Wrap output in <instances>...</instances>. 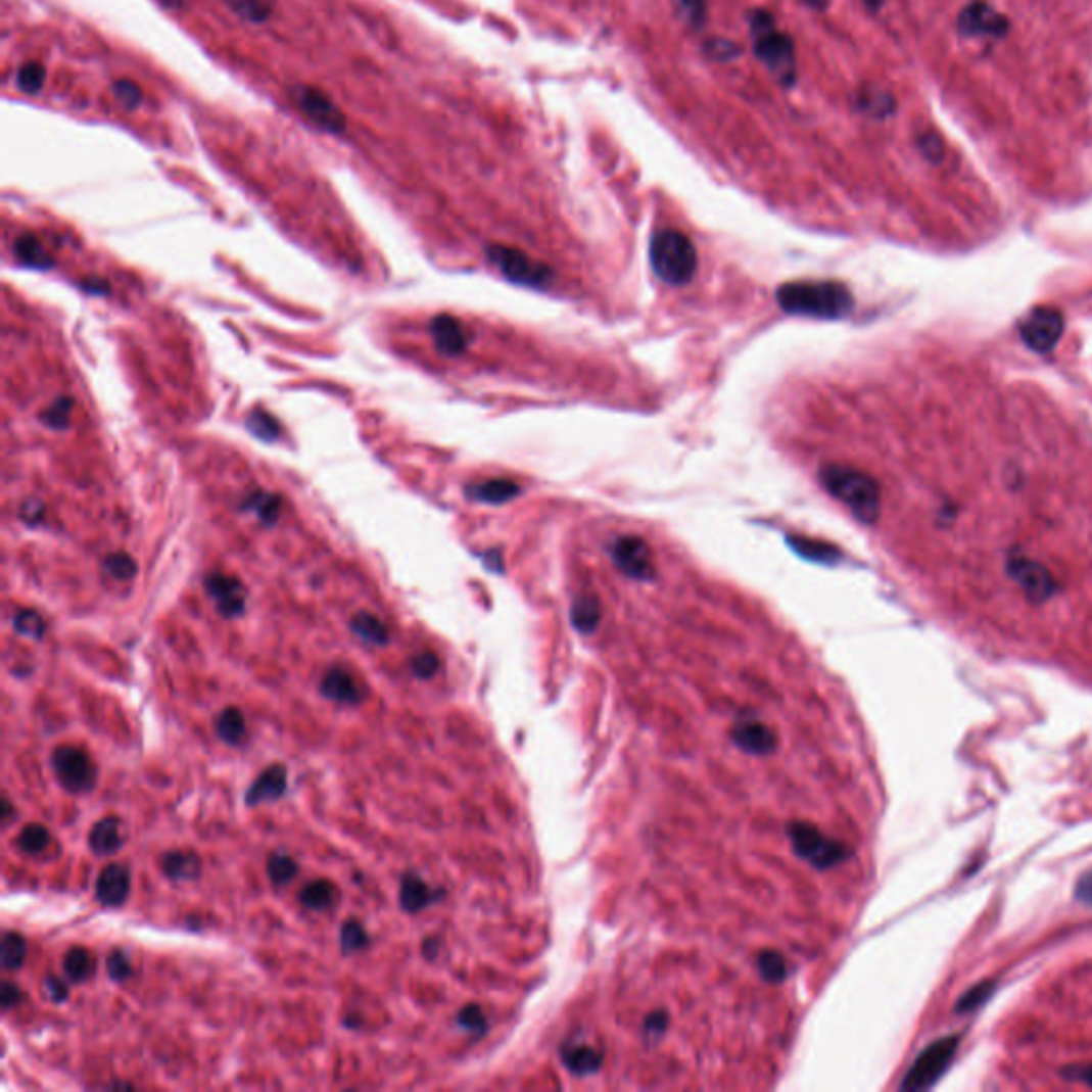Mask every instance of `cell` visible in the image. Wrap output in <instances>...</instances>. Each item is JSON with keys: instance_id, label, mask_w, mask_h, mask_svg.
I'll return each mask as SVG.
<instances>
[{"instance_id": "e0dca14e", "label": "cell", "mask_w": 1092, "mask_h": 1092, "mask_svg": "<svg viewBox=\"0 0 1092 1092\" xmlns=\"http://www.w3.org/2000/svg\"><path fill=\"white\" fill-rule=\"evenodd\" d=\"M429 331H431V337L435 346H438L440 352L448 354V357H457L464 352L470 344V337L464 329V325H461L457 319L448 317V314H440V317H435L429 325Z\"/></svg>"}, {"instance_id": "4dcf8cb0", "label": "cell", "mask_w": 1092, "mask_h": 1092, "mask_svg": "<svg viewBox=\"0 0 1092 1092\" xmlns=\"http://www.w3.org/2000/svg\"><path fill=\"white\" fill-rule=\"evenodd\" d=\"M297 872H299V866L290 856L274 854V856H270V860H267V875H270V882L276 888L288 886L290 882L297 877Z\"/></svg>"}, {"instance_id": "83f0119b", "label": "cell", "mask_w": 1092, "mask_h": 1092, "mask_svg": "<svg viewBox=\"0 0 1092 1092\" xmlns=\"http://www.w3.org/2000/svg\"><path fill=\"white\" fill-rule=\"evenodd\" d=\"M244 511L254 513L256 519H260L267 525H274L282 511V500L278 495L265 493V491H252L244 500Z\"/></svg>"}, {"instance_id": "c3c4849f", "label": "cell", "mask_w": 1092, "mask_h": 1092, "mask_svg": "<svg viewBox=\"0 0 1092 1092\" xmlns=\"http://www.w3.org/2000/svg\"><path fill=\"white\" fill-rule=\"evenodd\" d=\"M0 1001H3L5 1011H11V1009L17 1007V1003L21 1001V988H19L17 984H13V982L7 980V982L3 984V999H0Z\"/></svg>"}, {"instance_id": "4316f807", "label": "cell", "mask_w": 1092, "mask_h": 1092, "mask_svg": "<svg viewBox=\"0 0 1092 1092\" xmlns=\"http://www.w3.org/2000/svg\"><path fill=\"white\" fill-rule=\"evenodd\" d=\"M15 256L19 258V263L35 267V270H50L54 263L52 256L47 254L45 246L39 241V237L35 235H21L15 241Z\"/></svg>"}, {"instance_id": "d590c367", "label": "cell", "mask_w": 1092, "mask_h": 1092, "mask_svg": "<svg viewBox=\"0 0 1092 1092\" xmlns=\"http://www.w3.org/2000/svg\"><path fill=\"white\" fill-rule=\"evenodd\" d=\"M27 960V941L19 933H5L3 937V968L17 970Z\"/></svg>"}, {"instance_id": "7402d4cb", "label": "cell", "mask_w": 1092, "mask_h": 1092, "mask_svg": "<svg viewBox=\"0 0 1092 1092\" xmlns=\"http://www.w3.org/2000/svg\"><path fill=\"white\" fill-rule=\"evenodd\" d=\"M517 495H519V484L513 480H504V478L470 484V489H468V497L476 502H484V504H504Z\"/></svg>"}, {"instance_id": "44dd1931", "label": "cell", "mask_w": 1092, "mask_h": 1092, "mask_svg": "<svg viewBox=\"0 0 1092 1092\" xmlns=\"http://www.w3.org/2000/svg\"><path fill=\"white\" fill-rule=\"evenodd\" d=\"M856 105L862 113L870 115V117H877V120H884L888 115L894 113V96L890 94V90L882 88V86H875V84H864L860 90H858V96H856Z\"/></svg>"}, {"instance_id": "681fc988", "label": "cell", "mask_w": 1092, "mask_h": 1092, "mask_svg": "<svg viewBox=\"0 0 1092 1092\" xmlns=\"http://www.w3.org/2000/svg\"><path fill=\"white\" fill-rule=\"evenodd\" d=\"M1076 896H1078V899H1080L1082 903L1092 905V868L1086 870L1084 875L1080 877V882H1078V886H1076Z\"/></svg>"}, {"instance_id": "3957f363", "label": "cell", "mask_w": 1092, "mask_h": 1092, "mask_svg": "<svg viewBox=\"0 0 1092 1092\" xmlns=\"http://www.w3.org/2000/svg\"><path fill=\"white\" fill-rule=\"evenodd\" d=\"M751 37H754V52L760 62L779 80L784 86L796 84V52L794 41L776 29L770 13L756 11L751 17Z\"/></svg>"}, {"instance_id": "9c48e42d", "label": "cell", "mask_w": 1092, "mask_h": 1092, "mask_svg": "<svg viewBox=\"0 0 1092 1092\" xmlns=\"http://www.w3.org/2000/svg\"><path fill=\"white\" fill-rule=\"evenodd\" d=\"M489 258L508 280H513L517 284L544 286L553 278V272L549 270V267H544V265L536 263V260H531L529 256H525L523 252H519L515 248L491 246L489 248Z\"/></svg>"}, {"instance_id": "f6af8a7d", "label": "cell", "mask_w": 1092, "mask_h": 1092, "mask_svg": "<svg viewBox=\"0 0 1092 1092\" xmlns=\"http://www.w3.org/2000/svg\"><path fill=\"white\" fill-rule=\"evenodd\" d=\"M990 994H992V984H988V982H986V984H980V986H976V988H970V990L964 994V997L960 999V1003H958V1011H970V1009L980 1007V1005L990 997Z\"/></svg>"}, {"instance_id": "b9f144b4", "label": "cell", "mask_w": 1092, "mask_h": 1092, "mask_svg": "<svg viewBox=\"0 0 1092 1092\" xmlns=\"http://www.w3.org/2000/svg\"><path fill=\"white\" fill-rule=\"evenodd\" d=\"M410 670L415 672V676L419 678H431L438 674L440 670V660L438 655H435L433 651H421L417 655H412L410 660Z\"/></svg>"}, {"instance_id": "8992f818", "label": "cell", "mask_w": 1092, "mask_h": 1092, "mask_svg": "<svg viewBox=\"0 0 1092 1092\" xmlns=\"http://www.w3.org/2000/svg\"><path fill=\"white\" fill-rule=\"evenodd\" d=\"M290 94H293L295 107L321 131L329 135H342L346 131L344 113L337 109V105L329 99V94L323 90L314 86H295Z\"/></svg>"}, {"instance_id": "bcb514c9", "label": "cell", "mask_w": 1092, "mask_h": 1092, "mask_svg": "<svg viewBox=\"0 0 1092 1092\" xmlns=\"http://www.w3.org/2000/svg\"><path fill=\"white\" fill-rule=\"evenodd\" d=\"M707 54H711L713 58H719V60H730L734 56H739V47L730 41H723V39H713L707 43Z\"/></svg>"}, {"instance_id": "cb8c5ba5", "label": "cell", "mask_w": 1092, "mask_h": 1092, "mask_svg": "<svg viewBox=\"0 0 1092 1092\" xmlns=\"http://www.w3.org/2000/svg\"><path fill=\"white\" fill-rule=\"evenodd\" d=\"M213 730H216L218 739L225 741L227 745H239L241 741L246 739V732H248L246 717H244V713H241V709L227 707L225 711L218 713V717L213 721Z\"/></svg>"}, {"instance_id": "1f68e13d", "label": "cell", "mask_w": 1092, "mask_h": 1092, "mask_svg": "<svg viewBox=\"0 0 1092 1092\" xmlns=\"http://www.w3.org/2000/svg\"><path fill=\"white\" fill-rule=\"evenodd\" d=\"M339 945H342L344 954H357L368 948L370 935L359 919H348L342 931H339Z\"/></svg>"}, {"instance_id": "30bf717a", "label": "cell", "mask_w": 1092, "mask_h": 1092, "mask_svg": "<svg viewBox=\"0 0 1092 1092\" xmlns=\"http://www.w3.org/2000/svg\"><path fill=\"white\" fill-rule=\"evenodd\" d=\"M958 31L962 37L1003 39L1009 31V19L988 3L974 0L958 15Z\"/></svg>"}, {"instance_id": "f546056e", "label": "cell", "mask_w": 1092, "mask_h": 1092, "mask_svg": "<svg viewBox=\"0 0 1092 1092\" xmlns=\"http://www.w3.org/2000/svg\"><path fill=\"white\" fill-rule=\"evenodd\" d=\"M52 841V835L50 830H47L45 826H41V823H29V826H23L21 833L17 835V847L21 849L23 854H41L47 849V845H50Z\"/></svg>"}, {"instance_id": "7c38bea8", "label": "cell", "mask_w": 1092, "mask_h": 1092, "mask_svg": "<svg viewBox=\"0 0 1092 1092\" xmlns=\"http://www.w3.org/2000/svg\"><path fill=\"white\" fill-rule=\"evenodd\" d=\"M205 589L213 600L218 613L227 619H235L246 611V589L235 576L211 572L205 578Z\"/></svg>"}, {"instance_id": "db71d44e", "label": "cell", "mask_w": 1092, "mask_h": 1092, "mask_svg": "<svg viewBox=\"0 0 1092 1092\" xmlns=\"http://www.w3.org/2000/svg\"><path fill=\"white\" fill-rule=\"evenodd\" d=\"M803 3H805L807 7H811V9H823V7L828 5V0H803Z\"/></svg>"}, {"instance_id": "277c9868", "label": "cell", "mask_w": 1092, "mask_h": 1092, "mask_svg": "<svg viewBox=\"0 0 1092 1092\" xmlns=\"http://www.w3.org/2000/svg\"><path fill=\"white\" fill-rule=\"evenodd\" d=\"M649 256L653 272L666 284L683 286L696 274L698 254L690 237L681 231L662 229L655 233L651 239Z\"/></svg>"}, {"instance_id": "d6986e66", "label": "cell", "mask_w": 1092, "mask_h": 1092, "mask_svg": "<svg viewBox=\"0 0 1092 1092\" xmlns=\"http://www.w3.org/2000/svg\"><path fill=\"white\" fill-rule=\"evenodd\" d=\"M162 872L174 882H192L201 875L203 862L194 852H184V849H176V852L164 854Z\"/></svg>"}, {"instance_id": "9a60e30c", "label": "cell", "mask_w": 1092, "mask_h": 1092, "mask_svg": "<svg viewBox=\"0 0 1092 1092\" xmlns=\"http://www.w3.org/2000/svg\"><path fill=\"white\" fill-rule=\"evenodd\" d=\"M288 788V774L282 764L267 766L246 792V805L256 807L265 803H274V800L282 798Z\"/></svg>"}, {"instance_id": "d6a6232c", "label": "cell", "mask_w": 1092, "mask_h": 1092, "mask_svg": "<svg viewBox=\"0 0 1092 1092\" xmlns=\"http://www.w3.org/2000/svg\"><path fill=\"white\" fill-rule=\"evenodd\" d=\"M792 549H796L803 557H809L813 562L833 564L839 560V551L826 542H817L809 538H790Z\"/></svg>"}, {"instance_id": "d4e9b609", "label": "cell", "mask_w": 1092, "mask_h": 1092, "mask_svg": "<svg viewBox=\"0 0 1092 1092\" xmlns=\"http://www.w3.org/2000/svg\"><path fill=\"white\" fill-rule=\"evenodd\" d=\"M350 629H352V634L357 638H361L363 643H368V645L384 647V645H388V640H391V634H388V627L372 613H357L350 619Z\"/></svg>"}, {"instance_id": "816d5d0a", "label": "cell", "mask_w": 1092, "mask_h": 1092, "mask_svg": "<svg viewBox=\"0 0 1092 1092\" xmlns=\"http://www.w3.org/2000/svg\"><path fill=\"white\" fill-rule=\"evenodd\" d=\"M1064 1078L1078 1080V1082H1084V1084L1092 1086V1064H1088V1066H1072V1070L1064 1072Z\"/></svg>"}, {"instance_id": "ab89813d", "label": "cell", "mask_w": 1092, "mask_h": 1092, "mask_svg": "<svg viewBox=\"0 0 1092 1092\" xmlns=\"http://www.w3.org/2000/svg\"><path fill=\"white\" fill-rule=\"evenodd\" d=\"M103 568L117 580H131L137 574V564L129 553H111L105 557Z\"/></svg>"}, {"instance_id": "8fae6325", "label": "cell", "mask_w": 1092, "mask_h": 1092, "mask_svg": "<svg viewBox=\"0 0 1092 1092\" xmlns=\"http://www.w3.org/2000/svg\"><path fill=\"white\" fill-rule=\"evenodd\" d=\"M1011 578L1025 589V594L1035 602H1046L1056 594V580L1046 566L1039 562L1027 560V557H1011L1009 564Z\"/></svg>"}, {"instance_id": "f907efd6", "label": "cell", "mask_w": 1092, "mask_h": 1092, "mask_svg": "<svg viewBox=\"0 0 1092 1092\" xmlns=\"http://www.w3.org/2000/svg\"><path fill=\"white\" fill-rule=\"evenodd\" d=\"M442 954V939L440 937H427L423 941V956L427 960H435Z\"/></svg>"}, {"instance_id": "f1b7e54d", "label": "cell", "mask_w": 1092, "mask_h": 1092, "mask_svg": "<svg viewBox=\"0 0 1092 1092\" xmlns=\"http://www.w3.org/2000/svg\"><path fill=\"white\" fill-rule=\"evenodd\" d=\"M225 3L235 15L252 23L267 21L274 13V5L270 0H225Z\"/></svg>"}, {"instance_id": "8d00e7d4", "label": "cell", "mask_w": 1092, "mask_h": 1092, "mask_svg": "<svg viewBox=\"0 0 1092 1092\" xmlns=\"http://www.w3.org/2000/svg\"><path fill=\"white\" fill-rule=\"evenodd\" d=\"M246 425H248V429L256 435V438L267 440V442H272V440L280 438V431H282L280 425H278V421H276L272 415H267V412L260 410V408H256V410L250 412V417H248Z\"/></svg>"}, {"instance_id": "603a6c76", "label": "cell", "mask_w": 1092, "mask_h": 1092, "mask_svg": "<svg viewBox=\"0 0 1092 1092\" xmlns=\"http://www.w3.org/2000/svg\"><path fill=\"white\" fill-rule=\"evenodd\" d=\"M339 899V890L329 880H314L299 892V903L312 911H327Z\"/></svg>"}, {"instance_id": "5b68a950", "label": "cell", "mask_w": 1092, "mask_h": 1092, "mask_svg": "<svg viewBox=\"0 0 1092 1092\" xmlns=\"http://www.w3.org/2000/svg\"><path fill=\"white\" fill-rule=\"evenodd\" d=\"M52 768L60 786L70 794L90 792L96 784V764L88 751L80 747H58L52 756Z\"/></svg>"}, {"instance_id": "5bb4252c", "label": "cell", "mask_w": 1092, "mask_h": 1092, "mask_svg": "<svg viewBox=\"0 0 1092 1092\" xmlns=\"http://www.w3.org/2000/svg\"><path fill=\"white\" fill-rule=\"evenodd\" d=\"M96 899L103 907H123L131 894V872L125 864H107L96 877Z\"/></svg>"}, {"instance_id": "2e32d148", "label": "cell", "mask_w": 1092, "mask_h": 1092, "mask_svg": "<svg viewBox=\"0 0 1092 1092\" xmlns=\"http://www.w3.org/2000/svg\"><path fill=\"white\" fill-rule=\"evenodd\" d=\"M444 899V892L438 888H431L425 880H421L415 872H408L399 886V905L406 913H421L423 909L435 905Z\"/></svg>"}, {"instance_id": "74e56055", "label": "cell", "mask_w": 1092, "mask_h": 1092, "mask_svg": "<svg viewBox=\"0 0 1092 1092\" xmlns=\"http://www.w3.org/2000/svg\"><path fill=\"white\" fill-rule=\"evenodd\" d=\"M672 9L692 29H700L707 19V0H672Z\"/></svg>"}, {"instance_id": "ac0fdd59", "label": "cell", "mask_w": 1092, "mask_h": 1092, "mask_svg": "<svg viewBox=\"0 0 1092 1092\" xmlns=\"http://www.w3.org/2000/svg\"><path fill=\"white\" fill-rule=\"evenodd\" d=\"M321 694L337 702V705H359L361 702V687L357 685V678L346 668H329L321 681Z\"/></svg>"}, {"instance_id": "ba28073f", "label": "cell", "mask_w": 1092, "mask_h": 1092, "mask_svg": "<svg viewBox=\"0 0 1092 1092\" xmlns=\"http://www.w3.org/2000/svg\"><path fill=\"white\" fill-rule=\"evenodd\" d=\"M1064 331L1062 312L1052 305L1035 307L1023 323L1025 344L1035 352H1050Z\"/></svg>"}, {"instance_id": "52a82bcc", "label": "cell", "mask_w": 1092, "mask_h": 1092, "mask_svg": "<svg viewBox=\"0 0 1092 1092\" xmlns=\"http://www.w3.org/2000/svg\"><path fill=\"white\" fill-rule=\"evenodd\" d=\"M956 1050H958V1037H945V1039L931 1043V1046L913 1062L903 1088L917 1090V1088H927L935 1084L943 1076V1072L952 1064Z\"/></svg>"}, {"instance_id": "ffe728a7", "label": "cell", "mask_w": 1092, "mask_h": 1092, "mask_svg": "<svg viewBox=\"0 0 1092 1092\" xmlns=\"http://www.w3.org/2000/svg\"><path fill=\"white\" fill-rule=\"evenodd\" d=\"M90 849L96 856H111L123 847V835H120V821L115 817L99 819L88 835Z\"/></svg>"}, {"instance_id": "6da1fadb", "label": "cell", "mask_w": 1092, "mask_h": 1092, "mask_svg": "<svg viewBox=\"0 0 1092 1092\" xmlns=\"http://www.w3.org/2000/svg\"><path fill=\"white\" fill-rule=\"evenodd\" d=\"M776 301L788 314L821 321L845 319L854 310V295L837 280L788 282L776 290Z\"/></svg>"}, {"instance_id": "ee69618b", "label": "cell", "mask_w": 1092, "mask_h": 1092, "mask_svg": "<svg viewBox=\"0 0 1092 1092\" xmlns=\"http://www.w3.org/2000/svg\"><path fill=\"white\" fill-rule=\"evenodd\" d=\"M917 148L931 162H939L943 158V139L937 133H921L917 137Z\"/></svg>"}, {"instance_id": "7dc6e473", "label": "cell", "mask_w": 1092, "mask_h": 1092, "mask_svg": "<svg viewBox=\"0 0 1092 1092\" xmlns=\"http://www.w3.org/2000/svg\"><path fill=\"white\" fill-rule=\"evenodd\" d=\"M45 994L50 997L54 1003H64L68 999V988L66 984L60 980V978H47L45 980Z\"/></svg>"}, {"instance_id": "7bdbcfd3", "label": "cell", "mask_w": 1092, "mask_h": 1092, "mask_svg": "<svg viewBox=\"0 0 1092 1092\" xmlns=\"http://www.w3.org/2000/svg\"><path fill=\"white\" fill-rule=\"evenodd\" d=\"M107 974L113 982L123 984L133 978V964L125 952H111L107 958Z\"/></svg>"}, {"instance_id": "e575fe53", "label": "cell", "mask_w": 1092, "mask_h": 1092, "mask_svg": "<svg viewBox=\"0 0 1092 1092\" xmlns=\"http://www.w3.org/2000/svg\"><path fill=\"white\" fill-rule=\"evenodd\" d=\"M70 412H73V399L58 397L41 412L39 419L45 427H50V429H66L70 421Z\"/></svg>"}, {"instance_id": "7a4b0ae2", "label": "cell", "mask_w": 1092, "mask_h": 1092, "mask_svg": "<svg viewBox=\"0 0 1092 1092\" xmlns=\"http://www.w3.org/2000/svg\"><path fill=\"white\" fill-rule=\"evenodd\" d=\"M819 480L833 497L843 502L854 513L856 519L864 523L877 521L882 511V493L875 478L854 468L828 466L819 472Z\"/></svg>"}, {"instance_id": "4fadbf2b", "label": "cell", "mask_w": 1092, "mask_h": 1092, "mask_svg": "<svg viewBox=\"0 0 1092 1092\" xmlns=\"http://www.w3.org/2000/svg\"><path fill=\"white\" fill-rule=\"evenodd\" d=\"M613 560L627 576L647 580L653 578V557L645 540L636 536H623L613 547Z\"/></svg>"}, {"instance_id": "f35d334b", "label": "cell", "mask_w": 1092, "mask_h": 1092, "mask_svg": "<svg viewBox=\"0 0 1092 1092\" xmlns=\"http://www.w3.org/2000/svg\"><path fill=\"white\" fill-rule=\"evenodd\" d=\"M13 627L17 634L29 636V638H41L45 634L43 617L37 611H29V609H21L15 613Z\"/></svg>"}, {"instance_id": "f5cc1de1", "label": "cell", "mask_w": 1092, "mask_h": 1092, "mask_svg": "<svg viewBox=\"0 0 1092 1092\" xmlns=\"http://www.w3.org/2000/svg\"><path fill=\"white\" fill-rule=\"evenodd\" d=\"M11 817H13V807L9 803V798L3 800V819H5V826H9L11 823Z\"/></svg>"}, {"instance_id": "836d02e7", "label": "cell", "mask_w": 1092, "mask_h": 1092, "mask_svg": "<svg viewBox=\"0 0 1092 1092\" xmlns=\"http://www.w3.org/2000/svg\"><path fill=\"white\" fill-rule=\"evenodd\" d=\"M45 66L41 62H23L19 68H17V76H15V84H17V90L23 92V94H37L41 92L43 84H45Z\"/></svg>"}, {"instance_id": "60d3db41", "label": "cell", "mask_w": 1092, "mask_h": 1092, "mask_svg": "<svg viewBox=\"0 0 1092 1092\" xmlns=\"http://www.w3.org/2000/svg\"><path fill=\"white\" fill-rule=\"evenodd\" d=\"M113 90V96L117 99V103L123 105L125 109H137L143 101V92L139 88V84H135L133 80H117L113 82L111 86Z\"/></svg>"}, {"instance_id": "484cf974", "label": "cell", "mask_w": 1092, "mask_h": 1092, "mask_svg": "<svg viewBox=\"0 0 1092 1092\" xmlns=\"http://www.w3.org/2000/svg\"><path fill=\"white\" fill-rule=\"evenodd\" d=\"M94 968H96V962H94V956L90 950L86 948H70L66 954H64V960H62V970L68 982L73 984H84L88 982L92 976H94Z\"/></svg>"}]
</instances>
